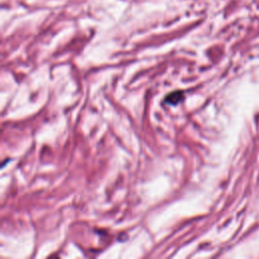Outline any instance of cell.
Instances as JSON below:
<instances>
[{"mask_svg": "<svg viewBox=\"0 0 259 259\" xmlns=\"http://www.w3.org/2000/svg\"><path fill=\"white\" fill-rule=\"evenodd\" d=\"M182 99V92L180 91H175L169 95H167L166 97V102L170 103V104H176L178 103L180 100Z\"/></svg>", "mask_w": 259, "mask_h": 259, "instance_id": "6da1fadb", "label": "cell"}]
</instances>
